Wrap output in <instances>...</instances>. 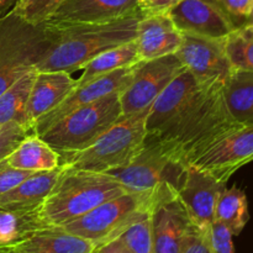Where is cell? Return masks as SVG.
Here are the masks:
<instances>
[{"label": "cell", "mask_w": 253, "mask_h": 253, "mask_svg": "<svg viewBox=\"0 0 253 253\" xmlns=\"http://www.w3.org/2000/svg\"><path fill=\"white\" fill-rule=\"evenodd\" d=\"M32 174V172H26V170L16 169L7 165L6 161L0 162V195L9 192L14 187L26 179L27 177Z\"/></svg>", "instance_id": "cell-34"}, {"label": "cell", "mask_w": 253, "mask_h": 253, "mask_svg": "<svg viewBox=\"0 0 253 253\" xmlns=\"http://www.w3.org/2000/svg\"><path fill=\"white\" fill-rule=\"evenodd\" d=\"M9 250L11 253H94L95 246L62 227L47 226L35 231Z\"/></svg>", "instance_id": "cell-20"}, {"label": "cell", "mask_w": 253, "mask_h": 253, "mask_svg": "<svg viewBox=\"0 0 253 253\" xmlns=\"http://www.w3.org/2000/svg\"><path fill=\"white\" fill-rule=\"evenodd\" d=\"M232 234L225 225L214 221L210 227V241L212 253H236L235 252Z\"/></svg>", "instance_id": "cell-33"}, {"label": "cell", "mask_w": 253, "mask_h": 253, "mask_svg": "<svg viewBox=\"0 0 253 253\" xmlns=\"http://www.w3.org/2000/svg\"><path fill=\"white\" fill-rule=\"evenodd\" d=\"M180 253H212L210 229H202L190 222L183 240Z\"/></svg>", "instance_id": "cell-31"}, {"label": "cell", "mask_w": 253, "mask_h": 253, "mask_svg": "<svg viewBox=\"0 0 253 253\" xmlns=\"http://www.w3.org/2000/svg\"><path fill=\"white\" fill-rule=\"evenodd\" d=\"M253 162V124H239L192 165L227 183L235 172Z\"/></svg>", "instance_id": "cell-10"}, {"label": "cell", "mask_w": 253, "mask_h": 253, "mask_svg": "<svg viewBox=\"0 0 253 253\" xmlns=\"http://www.w3.org/2000/svg\"><path fill=\"white\" fill-rule=\"evenodd\" d=\"M78 85V79L63 71H37L27 103V124L35 123L58 106ZM34 132V131H32Z\"/></svg>", "instance_id": "cell-18"}, {"label": "cell", "mask_w": 253, "mask_h": 253, "mask_svg": "<svg viewBox=\"0 0 253 253\" xmlns=\"http://www.w3.org/2000/svg\"><path fill=\"white\" fill-rule=\"evenodd\" d=\"M155 205V202L148 198L128 192L98 205L59 227L88 240L96 249L118 239L132 222L152 211Z\"/></svg>", "instance_id": "cell-8"}, {"label": "cell", "mask_w": 253, "mask_h": 253, "mask_svg": "<svg viewBox=\"0 0 253 253\" xmlns=\"http://www.w3.org/2000/svg\"><path fill=\"white\" fill-rule=\"evenodd\" d=\"M237 25L245 24L253 0H212Z\"/></svg>", "instance_id": "cell-35"}, {"label": "cell", "mask_w": 253, "mask_h": 253, "mask_svg": "<svg viewBox=\"0 0 253 253\" xmlns=\"http://www.w3.org/2000/svg\"><path fill=\"white\" fill-rule=\"evenodd\" d=\"M183 41L168 14L142 15L138 20L135 42L141 61L174 54Z\"/></svg>", "instance_id": "cell-16"}, {"label": "cell", "mask_w": 253, "mask_h": 253, "mask_svg": "<svg viewBox=\"0 0 253 253\" xmlns=\"http://www.w3.org/2000/svg\"><path fill=\"white\" fill-rule=\"evenodd\" d=\"M180 0H138V10L142 15L168 14Z\"/></svg>", "instance_id": "cell-36"}, {"label": "cell", "mask_w": 253, "mask_h": 253, "mask_svg": "<svg viewBox=\"0 0 253 253\" xmlns=\"http://www.w3.org/2000/svg\"><path fill=\"white\" fill-rule=\"evenodd\" d=\"M190 222L177 198L157 203L151 214L155 253H180Z\"/></svg>", "instance_id": "cell-17"}, {"label": "cell", "mask_w": 253, "mask_h": 253, "mask_svg": "<svg viewBox=\"0 0 253 253\" xmlns=\"http://www.w3.org/2000/svg\"><path fill=\"white\" fill-rule=\"evenodd\" d=\"M64 0H16L12 11L31 25H43L52 19Z\"/></svg>", "instance_id": "cell-30"}, {"label": "cell", "mask_w": 253, "mask_h": 253, "mask_svg": "<svg viewBox=\"0 0 253 253\" xmlns=\"http://www.w3.org/2000/svg\"><path fill=\"white\" fill-rule=\"evenodd\" d=\"M182 34L225 39L239 25L212 0H180L168 12Z\"/></svg>", "instance_id": "cell-15"}, {"label": "cell", "mask_w": 253, "mask_h": 253, "mask_svg": "<svg viewBox=\"0 0 253 253\" xmlns=\"http://www.w3.org/2000/svg\"><path fill=\"white\" fill-rule=\"evenodd\" d=\"M7 165L26 172H44L61 166V156L41 136L31 132L5 158Z\"/></svg>", "instance_id": "cell-22"}, {"label": "cell", "mask_w": 253, "mask_h": 253, "mask_svg": "<svg viewBox=\"0 0 253 253\" xmlns=\"http://www.w3.org/2000/svg\"><path fill=\"white\" fill-rule=\"evenodd\" d=\"M120 93L76 109L40 133L58 155L88 147L123 118Z\"/></svg>", "instance_id": "cell-7"}, {"label": "cell", "mask_w": 253, "mask_h": 253, "mask_svg": "<svg viewBox=\"0 0 253 253\" xmlns=\"http://www.w3.org/2000/svg\"><path fill=\"white\" fill-rule=\"evenodd\" d=\"M37 210H7L0 208V247H11L47 227Z\"/></svg>", "instance_id": "cell-27"}, {"label": "cell", "mask_w": 253, "mask_h": 253, "mask_svg": "<svg viewBox=\"0 0 253 253\" xmlns=\"http://www.w3.org/2000/svg\"><path fill=\"white\" fill-rule=\"evenodd\" d=\"M0 253H11L9 247H0Z\"/></svg>", "instance_id": "cell-40"}, {"label": "cell", "mask_w": 253, "mask_h": 253, "mask_svg": "<svg viewBox=\"0 0 253 253\" xmlns=\"http://www.w3.org/2000/svg\"><path fill=\"white\" fill-rule=\"evenodd\" d=\"M148 110L123 116L90 146L77 152L61 155V165L100 173H109L127 166L146 142Z\"/></svg>", "instance_id": "cell-4"}, {"label": "cell", "mask_w": 253, "mask_h": 253, "mask_svg": "<svg viewBox=\"0 0 253 253\" xmlns=\"http://www.w3.org/2000/svg\"><path fill=\"white\" fill-rule=\"evenodd\" d=\"M205 85L187 68L183 69L151 105L146 118L147 137L155 138L168 130L199 96Z\"/></svg>", "instance_id": "cell-12"}, {"label": "cell", "mask_w": 253, "mask_h": 253, "mask_svg": "<svg viewBox=\"0 0 253 253\" xmlns=\"http://www.w3.org/2000/svg\"><path fill=\"white\" fill-rule=\"evenodd\" d=\"M138 11V0H64L49 21L104 22Z\"/></svg>", "instance_id": "cell-19"}, {"label": "cell", "mask_w": 253, "mask_h": 253, "mask_svg": "<svg viewBox=\"0 0 253 253\" xmlns=\"http://www.w3.org/2000/svg\"><path fill=\"white\" fill-rule=\"evenodd\" d=\"M32 131L19 124H9L0 127V162L4 161L20 141Z\"/></svg>", "instance_id": "cell-32"}, {"label": "cell", "mask_w": 253, "mask_h": 253, "mask_svg": "<svg viewBox=\"0 0 253 253\" xmlns=\"http://www.w3.org/2000/svg\"><path fill=\"white\" fill-rule=\"evenodd\" d=\"M232 69L253 72V25L242 24L237 26L224 40Z\"/></svg>", "instance_id": "cell-28"}, {"label": "cell", "mask_w": 253, "mask_h": 253, "mask_svg": "<svg viewBox=\"0 0 253 253\" xmlns=\"http://www.w3.org/2000/svg\"><path fill=\"white\" fill-rule=\"evenodd\" d=\"M36 73V68L30 69L0 95V127L9 124H19L30 128L27 124V103Z\"/></svg>", "instance_id": "cell-24"}, {"label": "cell", "mask_w": 253, "mask_h": 253, "mask_svg": "<svg viewBox=\"0 0 253 253\" xmlns=\"http://www.w3.org/2000/svg\"><path fill=\"white\" fill-rule=\"evenodd\" d=\"M140 11L123 19L104 22H46L52 31V43L37 71H81L106 49L133 41Z\"/></svg>", "instance_id": "cell-2"}, {"label": "cell", "mask_w": 253, "mask_h": 253, "mask_svg": "<svg viewBox=\"0 0 253 253\" xmlns=\"http://www.w3.org/2000/svg\"><path fill=\"white\" fill-rule=\"evenodd\" d=\"M52 43L47 24L31 25L12 10L0 15V95L35 68Z\"/></svg>", "instance_id": "cell-5"}, {"label": "cell", "mask_w": 253, "mask_h": 253, "mask_svg": "<svg viewBox=\"0 0 253 253\" xmlns=\"http://www.w3.org/2000/svg\"><path fill=\"white\" fill-rule=\"evenodd\" d=\"M140 61L135 40L114 48L106 49L84 66L83 73L78 78V85L88 83L98 77L105 76L118 69L131 67Z\"/></svg>", "instance_id": "cell-25"}, {"label": "cell", "mask_w": 253, "mask_h": 253, "mask_svg": "<svg viewBox=\"0 0 253 253\" xmlns=\"http://www.w3.org/2000/svg\"><path fill=\"white\" fill-rule=\"evenodd\" d=\"M245 24H252L253 25V1H252L251 7H250V12H249V15H247V19H246V21H245Z\"/></svg>", "instance_id": "cell-39"}, {"label": "cell", "mask_w": 253, "mask_h": 253, "mask_svg": "<svg viewBox=\"0 0 253 253\" xmlns=\"http://www.w3.org/2000/svg\"><path fill=\"white\" fill-rule=\"evenodd\" d=\"M214 221L225 225L232 236L241 234L250 221L249 202L241 188L234 185L221 190L215 205Z\"/></svg>", "instance_id": "cell-26"}, {"label": "cell", "mask_w": 253, "mask_h": 253, "mask_svg": "<svg viewBox=\"0 0 253 253\" xmlns=\"http://www.w3.org/2000/svg\"><path fill=\"white\" fill-rule=\"evenodd\" d=\"M151 214L143 215L130 225L125 231L119 235L118 239L126 245L133 253H155L152 241Z\"/></svg>", "instance_id": "cell-29"}, {"label": "cell", "mask_w": 253, "mask_h": 253, "mask_svg": "<svg viewBox=\"0 0 253 253\" xmlns=\"http://www.w3.org/2000/svg\"><path fill=\"white\" fill-rule=\"evenodd\" d=\"M133 66L118 69L105 76L98 77L85 84L77 85L58 106H56L53 110L47 113L35 123L34 128H32L34 133L40 135L62 118L81 106L88 105L110 94L121 93L125 90L132 79Z\"/></svg>", "instance_id": "cell-14"}, {"label": "cell", "mask_w": 253, "mask_h": 253, "mask_svg": "<svg viewBox=\"0 0 253 253\" xmlns=\"http://www.w3.org/2000/svg\"><path fill=\"white\" fill-rule=\"evenodd\" d=\"M225 187L226 183L220 182L209 173L194 166H187L177 199L195 226L210 229L214 222L217 198Z\"/></svg>", "instance_id": "cell-13"}, {"label": "cell", "mask_w": 253, "mask_h": 253, "mask_svg": "<svg viewBox=\"0 0 253 253\" xmlns=\"http://www.w3.org/2000/svg\"><path fill=\"white\" fill-rule=\"evenodd\" d=\"M185 168L168 157L155 140L146 138L143 147L127 166L111 170L109 174L116 178L127 192L142 195L157 204L177 198Z\"/></svg>", "instance_id": "cell-6"}, {"label": "cell", "mask_w": 253, "mask_h": 253, "mask_svg": "<svg viewBox=\"0 0 253 253\" xmlns=\"http://www.w3.org/2000/svg\"><path fill=\"white\" fill-rule=\"evenodd\" d=\"M125 193L128 192L109 173L63 165L53 189L39 209L40 216L48 226H62Z\"/></svg>", "instance_id": "cell-3"}, {"label": "cell", "mask_w": 253, "mask_h": 253, "mask_svg": "<svg viewBox=\"0 0 253 253\" xmlns=\"http://www.w3.org/2000/svg\"><path fill=\"white\" fill-rule=\"evenodd\" d=\"M224 99L237 124H253V72L232 69L224 83Z\"/></svg>", "instance_id": "cell-23"}, {"label": "cell", "mask_w": 253, "mask_h": 253, "mask_svg": "<svg viewBox=\"0 0 253 253\" xmlns=\"http://www.w3.org/2000/svg\"><path fill=\"white\" fill-rule=\"evenodd\" d=\"M236 125L225 103L224 83L214 82L205 85L168 130L151 140L168 157L187 167Z\"/></svg>", "instance_id": "cell-1"}, {"label": "cell", "mask_w": 253, "mask_h": 253, "mask_svg": "<svg viewBox=\"0 0 253 253\" xmlns=\"http://www.w3.org/2000/svg\"><path fill=\"white\" fill-rule=\"evenodd\" d=\"M224 40L183 34L182 44L175 54L199 83H225L232 66L225 51Z\"/></svg>", "instance_id": "cell-11"}, {"label": "cell", "mask_w": 253, "mask_h": 253, "mask_svg": "<svg viewBox=\"0 0 253 253\" xmlns=\"http://www.w3.org/2000/svg\"><path fill=\"white\" fill-rule=\"evenodd\" d=\"M63 170V165L52 170L32 173L20 184L0 195V208L7 210H37L51 193Z\"/></svg>", "instance_id": "cell-21"}, {"label": "cell", "mask_w": 253, "mask_h": 253, "mask_svg": "<svg viewBox=\"0 0 253 253\" xmlns=\"http://www.w3.org/2000/svg\"><path fill=\"white\" fill-rule=\"evenodd\" d=\"M15 2H16V0H0V15L11 10Z\"/></svg>", "instance_id": "cell-38"}, {"label": "cell", "mask_w": 253, "mask_h": 253, "mask_svg": "<svg viewBox=\"0 0 253 253\" xmlns=\"http://www.w3.org/2000/svg\"><path fill=\"white\" fill-rule=\"evenodd\" d=\"M183 69L184 66L175 53L136 63L130 84L119 95L123 116L148 110L156 98Z\"/></svg>", "instance_id": "cell-9"}, {"label": "cell", "mask_w": 253, "mask_h": 253, "mask_svg": "<svg viewBox=\"0 0 253 253\" xmlns=\"http://www.w3.org/2000/svg\"><path fill=\"white\" fill-rule=\"evenodd\" d=\"M94 253H133V252L131 251V250L128 249L124 242H121L119 239H115L96 247Z\"/></svg>", "instance_id": "cell-37"}]
</instances>
